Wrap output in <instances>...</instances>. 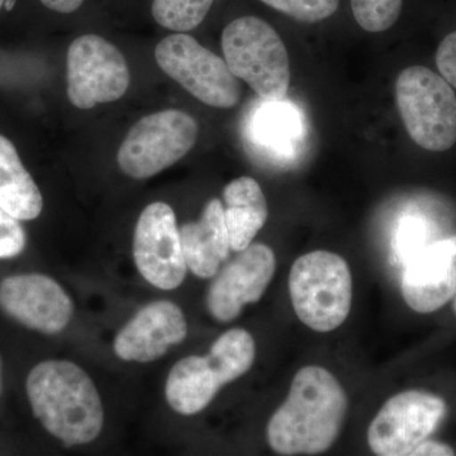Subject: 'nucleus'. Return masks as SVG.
Here are the masks:
<instances>
[{"label":"nucleus","mask_w":456,"mask_h":456,"mask_svg":"<svg viewBox=\"0 0 456 456\" xmlns=\"http://www.w3.org/2000/svg\"><path fill=\"white\" fill-rule=\"evenodd\" d=\"M346 408V393L334 375L314 365L302 368L270 419V448L279 455L322 454L338 439Z\"/></svg>","instance_id":"f257e3e1"},{"label":"nucleus","mask_w":456,"mask_h":456,"mask_svg":"<svg viewBox=\"0 0 456 456\" xmlns=\"http://www.w3.org/2000/svg\"><path fill=\"white\" fill-rule=\"evenodd\" d=\"M27 395L36 419L66 446L97 439L104 411L94 383L82 368L64 360H47L27 378Z\"/></svg>","instance_id":"f03ea898"},{"label":"nucleus","mask_w":456,"mask_h":456,"mask_svg":"<svg viewBox=\"0 0 456 456\" xmlns=\"http://www.w3.org/2000/svg\"><path fill=\"white\" fill-rule=\"evenodd\" d=\"M256 346L250 332L232 329L212 345L206 356H188L171 369L167 377V403L180 415L202 412L222 387L248 373Z\"/></svg>","instance_id":"7ed1b4c3"},{"label":"nucleus","mask_w":456,"mask_h":456,"mask_svg":"<svg viewBox=\"0 0 456 456\" xmlns=\"http://www.w3.org/2000/svg\"><path fill=\"white\" fill-rule=\"evenodd\" d=\"M228 68L266 102H281L290 86L288 51L269 22L254 14L231 20L222 32Z\"/></svg>","instance_id":"20e7f679"},{"label":"nucleus","mask_w":456,"mask_h":456,"mask_svg":"<svg viewBox=\"0 0 456 456\" xmlns=\"http://www.w3.org/2000/svg\"><path fill=\"white\" fill-rule=\"evenodd\" d=\"M294 312L317 332L338 329L353 305V277L340 255L317 250L294 261L289 274Z\"/></svg>","instance_id":"39448f33"},{"label":"nucleus","mask_w":456,"mask_h":456,"mask_svg":"<svg viewBox=\"0 0 456 456\" xmlns=\"http://www.w3.org/2000/svg\"><path fill=\"white\" fill-rule=\"evenodd\" d=\"M395 99L413 142L443 152L456 143V97L450 84L425 66H410L398 75Z\"/></svg>","instance_id":"423d86ee"},{"label":"nucleus","mask_w":456,"mask_h":456,"mask_svg":"<svg viewBox=\"0 0 456 456\" xmlns=\"http://www.w3.org/2000/svg\"><path fill=\"white\" fill-rule=\"evenodd\" d=\"M200 127L191 114L167 110L141 118L118 150L126 175L147 179L178 163L196 145Z\"/></svg>","instance_id":"0eeeda50"},{"label":"nucleus","mask_w":456,"mask_h":456,"mask_svg":"<svg viewBox=\"0 0 456 456\" xmlns=\"http://www.w3.org/2000/svg\"><path fill=\"white\" fill-rule=\"evenodd\" d=\"M155 59L165 74L207 106L227 110L241 99V86L226 60L187 33L165 37L156 46Z\"/></svg>","instance_id":"6e6552de"},{"label":"nucleus","mask_w":456,"mask_h":456,"mask_svg":"<svg viewBox=\"0 0 456 456\" xmlns=\"http://www.w3.org/2000/svg\"><path fill=\"white\" fill-rule=\"evenodd\" d=\"M130 86V70L121 51L98 35H83L68 51V97L90 110L118 101Z\"/></svg>","instance_id":"1a4fd4ad"},{"label":"nucleus","mask_w":456,"mask_h":456,"mask_svg":"<svg viewBox=\"0 0 456 456\" xmlns=\"http://www.w3.org/2000/svg\"><path fill=\"white\" fill-rule=\"evenodd\" d=\"M448 412L432 393H399L384 403L368 428V444L379 456H408L439 428Z\"/></svg>","instance_id":"9d476101"},{"label":"nucleus","mask_w":456,"mask_h":456,"mask_svg":"<svg viewBox=\"0 0 456 456\" xmlns=\"http://www.w3.org/2000/svg\"><path fill=\"white\" fill-rule=\"evenodd\" d=\"M134 257L140 274L159 289H176L187 275L175 213L169 204L147 206L137 221Z\"/></svg>","instance_id":"9b49d317"},{"label":"nucleus","mask_w":456,"mask_h":456,"mask_svg":"<svg viewBox=\"0 0 456 456\" xmlns=\"http://www.w3.org/2000/svg\"><path fill=\"white\" fill-rule=\"evenodd\" d=\"M275 268L277 260L269 246L248 245L213 281L207 296L209 314L221 322L235 320L246 305L260 301Z\"/></svg>","instance_id":"f8f14e48"},{"label":"nucleus","mask_w":456,"mask_h":456,"mask_svg":"<svg viewBox=\"0 0 456 456\" xmlns=\"http://www.w3.org/2000/svg\"><path fill=\"white\" fill-rule=\"evenodd\" d=\"M0 307L23 326L46 335L61 332L74 312L61 285L42 274L5 278L0 283Z\"/></svg>","instance_id":"ddd939ff"},{"label":"nucleus","mask_w":456,"mask_h":456,"mask_svg":"<svg viewBox=\"0 0 456 456\" xmlns=\"http://www.w3.org/2000/svg\"><path fill=\"white\" fill-rule=\"evenodd\" d=\"M402 294L419 314L440 310L456 297V235L421 248L407 261Z\"/></svg>","instance_id":"4468645a"},{"label":"nucleus","mask_w":456,"mask_h":456,"mask_svg":"<svg viewBox=\"0 0 456 456\" xmlns=\"http://www.w3.org/2000/svg\"><path fill=\"white\" fill-rule=\"evenodd\" d=\"M188 323L175 303H150L114 338V353L125 362H150L184 341Z\"/></svg>","instance_id":"2eb2a0df"},{"label":"nucleus","mask_w":456,"mask_h":456,"mask_svg":"<svg viewBox=\"0 0 456 456\" xmlns=\"http://www.w3.org/2000/svg\"><path fill=\"white\" fill-rule=\"evenodd\" d=\"M179 231L188 269L198 278L215 277L231 251L221 200H209L200 221L189 222Z\"/></svg>","instance_id":"dca6fc26"},{"label":"nucleus","mask_w":456,"mask_h":456,"mask_svg":"<svg viewBox=\"0 0 456 456\" xmlns=\"http://www.w3.org/2000/svg\"><path fill=\"white\" fill-rule=\"evenodd\" d=\"M226 207L224 224L230 237L231 250L242 251L268 220V203L259 183L250 176H240L228 183L224 191Z\"/></svg>","instance_id":"f3484780"},{"label":"nucleus","mask_w":456,"mask_h":456,"mask_svg":"<svg viewBox=\"0 0 456 456\" xmlns=\"http://www.w3.org/2000/svg\"><path fill=\"white\" fill-rule=\"evenodd\" d=\"M0 207L20 221L41 215L44 200L35 180L23 167L16 147L0 134Z\"/></svg>","instance_id":"a211bd4d"},{"label":"nucleus","mask_w":456,"mask_h":456,"mask_svg":"<svg viewBox=\"0 0 456 456\" xmlns=\"http://www.w3.org/2000/svg\"><path fill=\"white\" fill-rule=\"evenodd\" d=\"M217 0H151L155 22L173 32H191L204 22Z\"/></svg>","instance_id":"6ab92c4d"},{"label":"nucleus","mask_w":456,"mask_h":456,"mask_svg":"<svg viewBox=\"0 0 456 456\" xmlns=\"http://www.w3.org/2000/svg\"><path fill=\"white\" fill-rule=\"evenodd\" d=\"M278 13L297 20V22H323L334 17L340 9L341 0H257Z\"/></svg>","instance_id":"aec40b11"},{"label":"nucleus","mask_w":456,"mask_h":456,"mask_svg":"<svg viewBox=\"0 0 456 456\" xmlns=\"http://www.w3.org/2000/svg\"><path fill=\"white\" fill-rule=\"evenodd\" d=\"M264 116L259 117L260 125L257 131L261 137L268 142L283 143L284 141L293 139L296 131V118L292 113L281 107L269 108Z\"/></svg>","instance_id":"412c9836"},{"label":"nucleus","mask_w":456,"mask_h":456,"mask_svg":"<svg viewBox=\"0 0 456 456\" xmlns=\"http://www.w3.org/2000/svg\"><path fill=\"white\" fill-rule=\"evenodd\" d=\"M27 237L20 220L0 207V259H11L25 250Z\"/></svg>","instance_id":"4be33fe9"},{"label":"nucleus","mask_w":456,"mask_h":456,"mask_svg":"<svg viewBox=\"0 0 456 456\" xmlns=\"http://www.w3.org/2000/svg\"><path fill=\"white\" fill-rule=\"evenodd\" d=\"M424 226L417 220H407L402 224L397 237V250L402 257L410 260L413 255L419 253V245L424 241Z\"/></svg>","instance_id":"5701e85b"},{"label":"nucleus","mask_w":456,"mask_h":456,"mask_svg":"<svg viewBox=\"0 0 456 456\" xmlns=\"http://www.w3.org/2000/svg\"><path fill=\"white\" fill-rule=\"evenodd\" d=\"M436 65L441 77L456 88V31L441 41L436 53Z\"/></svg>","instance_id":"b1692460"},{"label":"nucleus","mask_w":456,"mask_h":456,"mask_svg":"<svg viewBox=\"0 0 456 456\" xmlns=\"http://www.w3.org/2000/svg\"><path fill=\"white\" fill-rule=\"evenodd\" d=\"M42 7L59 14H71L79 11L86 0H38Z\"/></svg>","instance_id":"393cba45"},{"label":"nucleus","mask_w":456,"mask_h":456,"mask_svg":"<svg viewBox=\"0 0 456 456\" xmlns=\"http://www.w3.org/2000/svg\"><path fill=\"white\" fill-rule=\"evenodd\" d=\"M412 455L415 456H452L455 455L454 449L450 448L443 443L437 441L425 440L424 443L419 444Z\"/></svg>","instance_id":"a878e982"},{"label":"nucleus","mask_w":456,"mask_h":456,"mask_svg":"<svg viewBox=\"0 0 456 456\" xmlns=\"http://www.w3.org/2000/svg\"><path fill=\"white\" fill-rule=\"evenodd\" d=\"M5 0H0V11H2L3 8H4Z\"/></svg>","instance_id":"bb28decb"},{"label":"nucleus","mask_w":456,"mask_h":456,"mask_svg":"<svg viewBox=\"0 0 456 456\" xmlns=\"http://www.w3.org/2000/svg\"><path fill=\"white\" fill-rule=\"evenodd\" d=\"M0 386H2V365H0Z\"/></svg>","instance_id":"cd10ccee"},{"label":"nucleus","mask_w":456,"mask_h":456,"mask_svg":"<svg viewBox=\"0 0 456 456\" xmlns=\"http://www.w3.org/2000/svg\"><path fill=\"white\" fill-rule=\"evenodd\" d=\"M454 312H455V314H456V297H455V301H454Z\"/></svg>","instance_id":"c85d7f7f"}]
</instances>
